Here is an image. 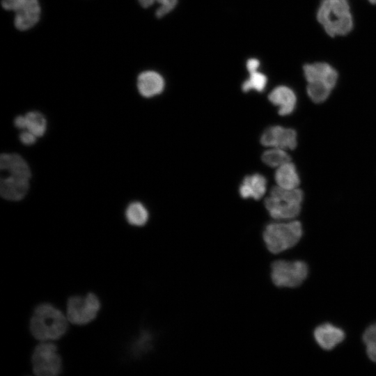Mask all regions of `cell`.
Here are the masks:
<instances>
[{"label": "cell", "instance_id": "obj_1", "mask_svg": "<svg viewBox=\"0 0 376 376\" xmlns=\"http://www.w3.org/2000/svg\"><path fill=\"white\" fill-rule=\"evenodd\" d=\"M68 318L51 304H39L30 321V331L37 340L47 341L61 338L68 329Z\"/></svg>", "mask_w": 376, "mask_h": 376}, {"label": "cell", "instance_id": "obj_2", "mask_svg": "<svg viewBox=\"0 0 376 376\" xmlns=\"http://www.w3.org/2000/svg\"><path fill=\"white\" fill-rule=\"evenodd\" d=\"M317 19L331 37L345 36L353 28V18L347 0H322L317 11Z\"/></svg>", "mask_w": 376, "mask_h": 376}, {"label": "cell", "instance_id": "obj_3", "mask_svg": "<svg viewBox=\"0 0 376 376\" xmlns=\"http://www.w3.org/2000/svg\"><path fill=\"white\" fill-rule=\"evenodd\" d=\"M303 70L308 83L306 91L310 99L315 103L325 101L337 83V71L324 62L306 64Z\"/></svg>", "mask_w": 376, "mask_h": 376}, {"label": "cell", "instance_id": "obj_4", "mask_svg": "<svg viewBox=\"0 0 376 376\" xmlns=\"http://www.w3.org/2000/svg\"><path fill=\"white\" fill-rule=\"evenodd\" d=\"M304 194L298 188L284 189L276 186L271 189L270 196L265 198V206L272 218L288 220L299 214Z\"/></svg>", "mask_w": 376, "mask_h": 376}, {"label": "cell", "instance_id": "obj_5", "mask_svg": "<svg viewBox=\"0 0 376 376\" xmlns=\"http://www.w3.org/2000/svg\"><path fill=\"white\" fill-rule=\"evenodd\" d=\"M302 233V226L298 221L272 222L265 226L263 239L270 253H279L293 247L300 240Z\"/></svg>", "mask_w": 376, "mask_h": 376}, {"label": "cell", "instance_id": "obj_6", "mask_svg": "<svg viewBox=\"0 0 376 376\" xmlns=\"http://www.w3.org/2000/svg\"><path fill=\"white\" fill-rule=\"evenodd\" d=\"M308 272V266L303 261L278 260L271 265L270 276L277 287L295 288L306 279Z\"/></svg>", "mask_w": 376, "mask_h": 376}, {"label": "cell", "instance_id": "obj_7", "mask_svg": "<svg viewBox=\"0 0 376 376\" xmlns=\"http://www.w3.org/2000/svg\"><path fill=\"white\" fill-rule=\"evenodd\" d=\"M33 373L38 376H56L62 370L61 357L57 347L50 342H42L33 350L32 358Z\"/></svg>", "mask_w": 376, "mask_h": 376}, {"label": "cell", "instance_id": "obj_8", "mask_svg": "<svg viewBox=\"0 0 376 376\" xmlns=\"http://www.w3.org/2000/svg\"><path fill=\"white\" fill-rule=\"evenodd\" d=\"M100 309V299L92 292L85 297L72 296L67 302V318L75 324H86L95 319Z\"/></svg>", "mask_w": 376, "mask_h": 376}, {"label": "cell", "instance_id": "obj_9", "mask_svg": "<svg viewBox=\"0 0 376 376\" xmlns=\"http://www.w3.org/2000/svg\"><path fill=\"white\" fill-rule=\"evenodd\" d=\"M3 8L15 12L14 24L21 31L33 27L39 20L40 8L38 0H2Z\"/></svg>", "mask_w": 376, "mask_h": 376}, {"label": "cell", "instance_id": "obj_10", "mask_svg": "<svg viewBox=\"0 0 376 376\" xmlns=\"http://www.w3.org/2000/svg\"><path fill=\"white\" fill-rule=\"evenodd\" d=\"M260 143L267 147L293 150L297 143V133L291 128L280 125L271 126L263 133Z\"/></svg>", "mask_w": 376, "mask_h": 376}, {"label": "cell", "instance_id": "obj_11", "mask_svg": "<svg viewBox=\"0 0 376 376\" xmlns=\"http://www.w3.org/2000/svg\"><path fill=\"white\" fill-rule=\"evenodd\" d=\"M29 180L12 175L2 177L0 180V194L8 201L22 200L27 194Z\"/></svg>", "mask_w": 376, "mask_h": 376}, {"label": "cell", "instance_id": "obj_12", "mask_svg": "<svg viewBox=\"0 0 376 376\" xmlns=\"http://www.w3.org/2000/svg\"><path fill=\"white\" fill-rule=\"evenodd\" d=\"M313 334L320 347L327 350H332L345 338L344 331L339 327L329 323H325L316 327Z\"/></svg>", "mask_w": 376, "mask_h": 376}, {"label": "cell", "instance_id": "obj_13", "mask_svg": "<svg viewBox=\"0 0 376 376\" xmlns=\"http://www.w3.org/2000/svg\"><path fill=\"white\" fill-rule=\"evenodd\" d=\"M0 169L9 175L29 180L31 169L24 159L17 153H2L0 157Z\"/></svg>", "mask_w": 376, "mask_h": 376}, {"label": "cell", "instance_id": "obj_14", "mask_svg": "<svg viewBox=\"0 0 376 376\" xmlns=\"http://www.w3.org/2000/svg\"><path fill=\"white\" fill-rule=\"evenodd\" d=\"M269 100L279 107V113L281 116L289 115L295 108L297 97L295 92L288 86L276 87L268 95Z\"/></svg>", "mask_w": 376, "mask_h": 376}, {"label": "cell", "instance_id": "obj_15", "mask_svg": "<svg viewBox=\"0 0 376 376\" xmlns=\"http://www.w3.org/2000/svg\"><path fill=\"white\" fill-rule=\"evenodd\" d=\"M137 88L145 97H151L161 93L164 88L162 77L155 71H145L137 79Z\"/></svg>", "mask_w": 376, "mask_h": 376}, {"label": "cell", "instance_id": "obj_16", "mask_svg": "<svg viewBox=\"0 0 376 376\" xmlns=\"http://www.w3.org/2000/svg\"><path fill=\"white\" fill-rule=\"evenodd\" d=\"M267 180L260 174L255 173L244 177L240 187V194L244 198L258 200L266 192Z\"/></svg>", "mask_w": 376, "mask_h": 376}, {"label": "cell", "instance_id": "obj_17", "mask_svg": "<svg viewBox=\"0 0 376 376\" xmlns=\"http://www.w3.org/2000/svg\"><path fill=\"white\" fill-rule=\"evenodd\" d=\"M274 178L277 186L284 189L297 188L300 183L297 169L290 162L278 167Z\"/></svg>", "mask_w": 376, "mask_h": 376}, {"label": "cell", "instance_id": "obj_18", "mask_svg": "<svg viewBox=\"0 0 376 376\" xmlns=\"http://www.w3.org/2000/svg\"><path fill=\"white\" fill-rule=\"evenodd\" d=\"M125 217L127 222L136 226H144L149 218V214L146 207L139 202H132L125 210Z\"/></svg>", "mask_w": 376, "mask_h": 376}, {"label": "cell", "instance_id": "obj_19", "mask_svg": "<svg viewBox=\"0 0 376 376\" xmlns=\"http://www.w3.org/2000/svg\"><path fill=\"white\" fill-rule=\"evenodd\" d=\"M262 160L269 166L279 167L290 162V157L284 149L272 148L263 153Z\"/></svg>", "mask_w": 376, "mask_h": 376}, {"label": "cell", "instance_id": "obj_20", "mask_svg": "<svg viewBox=\"0 0 376 376\" xmlns=\"http://www.w3.org/2000/svg\"><path fill=\"white\" fill-rule=\"evenodd\" d=\"M26 130L34 134L37 137L44 135L47 121L43 114L38 111H30L25 115Z\"/></svg>", "mask_w": 376, "mask_h": 376}, {"label": "cell", "instance_id": "obj_21", "mask_svg": "<svg viewBox=\"0 0 376 376\" xmlns=\"http://www.w3.org/2000/svg\"><path fill=\"white\" fill-rule=\"evenodd\" d=\"M249 78L246 80L242 88L244 92H248L250 90H256L261 92L264 90L267 84V77L265 75L259 72L257 70L249 71Z\"/></svg>", "mask_w": 376, "mask_h": 376}, {"label": "cell", "instance_id": "obj_22", "mask_svg": "<svg viewBox=\"0 0 376 376\" xmlns=\"http://www.w3.org/2000/svg\"><path fill=\"white\" fill-rule=\"evenodd\" d=\"M160 4L156 11V16L158 18L162 17L171 12L176 6L178 0H154Z\"/></svg>", "mask_w": 376, "mask_h": 376}, {"label": "cell", "instance_id": "obj_23", "mask_svg": "<svg viewBox=\"0 0 376 376\" xmlns=\"http://www.w3.org/2000/svg\"><path fill=\"white\" fill-rule=\"evenodd\" d=\"M363 341L366 345L376 344V323L366 329L363 334Z\"/></svg>", "mask_w": 376, "mask_h": 376}, {"label": "cell", "instance_id": "obj_24", "mask_svg": "<svg viewBox=\"0 0 376 376\" xmlns=\"http://www.w3.org/2000/svg\"><path fill=\"white\" fill-rule=\"evenodd\" d=\"M19 138L23 144L30 146L36 142L37 136L26 130L20 133Z\"/></svg>", "mask_w": 376, "mask_h": 376}, {"label": "cell", "instance_id": "obj_25", "mask_svg": "<svg viewBox=\"0 0 376 376\" xmlns=\"http://www.w3.org/2000/svg\"><path fill=\"white\" fill-rule=\"evenodd\" d=\"M14 125L19 129H26V120L25 116H17L14 120Z\"/></svg>", "mask_w": 376, "mask_h": 376}, {"label": "cell", "instance_id": "obj_26", "mask_svg": "<svg viewBox=\"0 0 376 376\" xmlns=\"http://www.w3.org/2000/svg\"><path fill=\"white\" fill-rule=\"evenodd\" d=\"M366 352L370 359L376 363V344L366 345Z\"/></svg>", "mask_w": 376, "mask_h": 376}, {"label": "cell", "instance_id": "obj_27", "mask_svg": "<svg viewBox=\"0 0 376 376\" xmlns=\"http://www.w3.org/2000/svg\"><path fill=\"white\" fill-rule=\"evenodd\" d=\"M139 3L143 8H148L152 6L154 3V0H139Z\"/></svg>", "mask_w": 376, "mask_h": 376}, {"label": "cell", "instance_id": "obj_28", "mask_svg": "<svg viewBox=\"0 0 376 376\" xmlns=\"http://www.w3.org/2000/svg\"><path fill=\"white\" fill-rule=\"evenodd\" d=\"M372 4H376V0H368Z\"/></svg>", "mask_w": 376, "mask_h": 376}]
</instances>
